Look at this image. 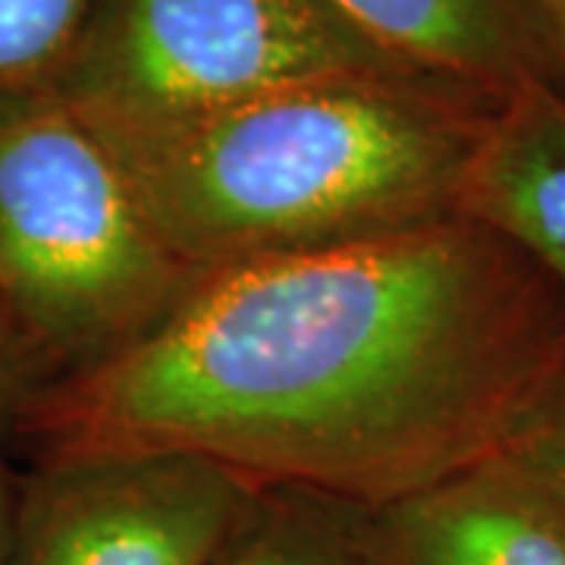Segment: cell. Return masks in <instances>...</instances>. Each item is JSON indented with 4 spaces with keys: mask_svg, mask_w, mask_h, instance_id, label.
Wrapping results in <instances>:
<instances>
[{
    "mask_svg": "<svg viewBox=\"0 0 565 565\" xmlns=\"http://www.w3.org/2000/svg\"><path fill=\"white\" fill-rule=\"evenodd\" d=\"M22 475L13 471L0 449V565H10L13 541H17V519H20Z\"/></svg>",
    "mask_w": 565,
    "mask_h": 565,
    "instance_id": "obj_13",
    "label": "cell"
},
{
    "mask_svg": "<svg viewBox=\"0 0 565 565\" xmlns=\"http://www.w3.org/2000/svg\"><path fill=\"white\" fill-rule=\"evenodd\" d=\"M500 449L565 497V340L527 393Z\"/></svg>",
    "mask_w": 565,
    "mask_h": 565,
    "instance_id": "obj_11",
    "label": "cell"
},
{
    "mask_svg": "<svg viewBox=\"0 0 565 565\" xmlns=\"http://www.w3.org/2000/svg\"><path fill=\"white\" fill-rule=\"evenodd\" d=\"M563 340V289L459 211L199 274L139 343L44 386L17 437L381 509L497 452Z\"/></svg>",
    "mask_w": 565,
    "mask_h": 565,
    "instance_id": "obj_1",
    "label": "cell"
},
{
    "mask_svg": "<svg viewBox=\"0 0 565 565\" xmlns=\"http://www.w3.org/2000/svg\"><path fill=\"white\" fill-rule=\"evenodd\" d=\"M377 565H565V497L497 449L371 509Z\"/></svg>",
    "mask_w": 565,
    "mask_h": 565,
    "instance_id": "obj_6",
    "label": "cell"
},
{
    "mask_svg": "<svg viewBox=\"0 0 565 565\" xmlns=\"http://www.w3.org/2000/svg\"><path fill=\"white\" fill-rule=\"evenodd\" d=\"M195 280L92 122L51 85L0 98V321L39 393L139 343Z\"/></svg>",
    "mask_w": 565,
    "mask_h": 565,
    "instance_id": "obj_3",
    "label": "cell"
},
{
    "mask_svg": "<svg viewBox=\"0 0 565 565\" xmlns=\"http://www.w3.org/2000/svg\"><path fill=\"white\" fill-rule=\"evenodd\" d=\"M384 57L505 102L544 82L565 92L531 0H321Z\"/></svg>",
    "mask_w": 565,
    "mask_h": 565,
    "instance_id": "obj_7",
    "label": "cell"
},
{
    "mask_svg": "<svg viewBox=\"0 0 565 565\" xmlns=\"http://www.w3.org/2000/svg\"><path fill=\"white\" fill-rule=\"evenodd\" d=\"M537 22L544 29V39L553 51V61L559 66V76L565 82V0H531Z\"/></svg>",
    "mask_w": 565,
    "mask_h": 565,
    "instance_id": "obj_14",
    "label": "cell"
},
{
    "mask_svg": "<svg viewBox=\"0 0 565 565\" xmlns=\"http://www.w3.org/2000/svg\"><path fill=\"white\" fill-rule=\"evenodd\" d=\"M462 211L500 230L565 292V92L534 82L487 129Z\"/></svg>",
    "mask_w": 565,
    "mask_h": 565,
    "instance_id": "obj_8",
    "label": "cell"
},
{
    "mask_svg": "<svg viewBox=\"0 0 565 565\" xmlns=\"http://www.w3.org/2000/svg\"><path fill=\"white\" fill-rule=\"evenodd\" d=\"M500 104L412 73H349L102 136L163 245L207 274L459 214Z\"/></svg>",
    "mask_w": 565,
    "mask_h": 565,
    "instance_id": "obj_2",
    "label": "cell"
},
{
    "mask_svg": "<svg viewBox=\"0 0 565 565\" xmlns=\"http://www.w3.org/2000/svg\"><path fill=\"white\" fill-rule=\"evenodd\" d=\"M39 396V384L22 364L17 345L0 321V440L20 434V424L32 399Z\"/></svg>",
    "mask_w": 565,
    "mask_h": 565,
    "instance_id": "obj_12",
    "label": "cell"
},
{
    "mask_svg": "<svg viewBox=\"0 0 565 565\" xmlns=\"http://www.w3.org/2000/svg\"><path fill=\"white\" fill-rule=\"evenodd\" d=\"M92 10L95 0H0V98L57 79Z\"/></svg>",
    "mask_w": 565,
    "mask_h": 565,
    "instance_id": "obj_10",
    "label": "cell"
},
{
    "mask_svg": "<svg viewBox=\"0 0 565 565\" xmlns=\"http://www.w3.org/2000/svg\"><path fill=\"white\" fill-rule=\"evenodd\" d=\"M211 565H377L371 509L299 487H262Z\"/></svg>",
    "mask_w": 565,
    "mask_h": 565,
    "instance_id": "obj_9",
    "label": "cell"
},
{
    "mask_svg": "<svg viewBox=\"0 0 565 565\" xmlns=\"http://www.w3.org/2000/svg\"><path fill=\"white\" fill-rule=\"evenodd\" d=\"M258 490L170 449L35 459L10 565H211Z\"/></svg>",
    "mask_w": 565,
    "mask_h": 565,
    "instance_id": "obj_5",
    "label": "cell"
},
{
    "mask_svg": "<svg viewBox=\"0 0 565 565\" xmlns=\"http://www.w3.org/2000/svg\"><path fill=\"white\" fill-rule=\"evenodd\" d=\"M349 73L408 70L321 0H95L51 88L114 136Z\"/></svg>",
    "mask_w": 565,
    "mask_h": 565,
    "instance_id": "obj_4",
    "label": "cell"
}]
</instances>
